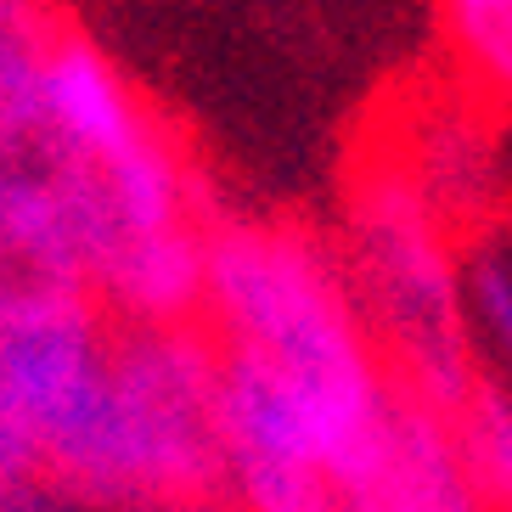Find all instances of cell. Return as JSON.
<instances>
[{"label": "cell", "instance_id": "1", "mask_svg": "<svg viewBox=\"0 0 512 512\" xmlns=\"http://www.w3.org/2000/svg\"><path fill=\"white\" fill-rule=\"evenodd\" d=\"M209 321L226 344L254 349L282 377L338 507H377L400 377L366 327L338 259L299 231L214 226Z\"/></svg>", "mask_w": 512, "mask_h": 512}, {"label": "cell", "instance_id": "6", "mask_svg": "<svg viewBox=\"0 0 512 512\" xmlns=\"http://www.w3.org/2000/svg\"><path fill=\"white\" fill-rule=\"evenodd\" d=\"M91 287L107 299V310L141 327H181L209 316V231L181 220V226L124 237L96 265Z\"/></svg>", "mask_w": 512, "mask_h": 512}, {"label": "cell", "instance_id": "8", "mask_svg": "<svg viewBox=\"0 0 512 512\" xmlns=\"http://www.w3.org/2000/svg\"><path fill=\"white\" fill-rule=\"evenodd\" d=\"M57 34L40 0H0V147L40 136V79Z\"/></svg>", "mask_w": 512, "mask_h": 512}, {"label": "cell", "instance_id": "7", "mask_svg": "<svg viewBox=\"0 0 512 512\" xmlns=\"http://www.w3.org/2000/svg\"><path fill=\"white\" fill-rule=\"evenodd\" d=\"M406 164L417 169L422 192L434 197L445 226H473L484 214L496 169H490V152H484V136L473 130V119H462V113L417 119V147L406 152Z\"/></svg>", "mask_w": 512, "mask_h": 512}, {"label": "cell", "instance_id": "9", "mask_svg": "<svg viewBox=\"0 0 512 512\" xmlns=\"http://www.w3.org/2000/svg\"><path fill=\"white\" fill-rule=\"evenodd\" d=\"M439 29L467 91L512 107V0H439Z\"/></svg>", "mask_w": 512, "mask_h": 512}, {"label": "cell", "instance_id": "11", "mask_svg": "<svg viewBox=\"0 0 512 512\" xmlns=\"http://www.w3.org/2000/svg\"><path fill=\"white\" fill-rule=\"evenodd\" d=\"M467 321L490 338L501 361L512 366V237H484L462 265Z\"/></svg>", "mask_w": 512, "mask_h": 512}, {"label": "cell", "instance_id": "5", "mask_svg": "<svg viewBox=\"0 0 512 512\" xmlns=\"http://www.w3.org/2000/svg\"><path fill=\"white\" fill-rule=\"evenodd\" d=\"M158 136L141 96L85 34H57L40 79V147L74 164H119Z\"/></svg>", "mask_w": 512, "mask_h": 512}, {"label": "cell", "instance_id": "2", "mask_svg": "<svg viewBox=\"0 0 512 512\" xmlns=\"http://www.w3.org/2000/svg\"><path fill=\"white\" fill-rule=\"evenodd\" d=\"M349 282L361 316L383 344L394 377L434 400L439 411H462L479 383L473 327H467L462 276L451 265L445 214L422 192L406 152H383L361 169L349 197Z\"/></svg>", "mask_w": 512, "mask_h": 512}, {"label": "cell", "instance_id": "3", "mask_svg": "<svg viewBox=\"0 0 512 512\" xmlns=\"http://www.w3.org/2000/svg\"><path fill=\"white\" fill-rule=\"evenodd\" d=\"M214 372L220 355H209L192 321H130L113 338V394L57 479L96 501H214L226 484Z\"/></svg>", "mask_w": 512, "mask_h": 512}, {"label": "cell", "instance_id": "10", "mask_svg": "<svg viewBox=\"0 0 512 512\" xmlns=\"http://www.w3.org/2000/svg\"><path fill=\"white\" fill-rule=\"evenodd\" d=\"M456 434H462V456L473 484H479V501L512 507V394L479 377L456 411Z\"/></svg>", "mask_w": 512, "mask_h": 512}, {"label": "cell", "instance_id": "4", "mask_svg": "<svg viewBox=\"0 0 512 512\" xmlns=\"http://www.w3.org/2000/svg\"><path fill=\"white\" fill-rule=\"evenodd\" d=\"M85 282L0 287V473H57L113 394V338Z\"/></svg>", "mask_w": 512, "mask_h": 512}]
</instances>
